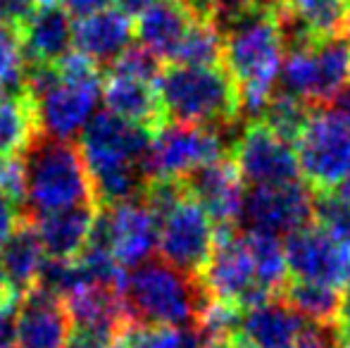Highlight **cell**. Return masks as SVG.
<instances>
[{
  "mask_svg": "<svg viewBox=\"0 0 350 348\" xmlns=\"http://www.w3.org/2000/svg\"><path fill=\"white\" fill-rule=\"evenodd\" d=\"M17 296L0 303V348H17Z\"/></svg>",
  "mask_w": 350,
  "mask_h": 348,
  "instance_id": "37",
  "label": "cell"
},
{
  "mask_svg": "<svg viewBox=\"0 0 350 348\" xmlns=\"http://www.w3.org/2000/svg\"><path fill=\"white\" fill-rule=\"evenodd\" d=\"M196 19L200 17L193 12L189 0H157L136 17L134 34L152 55H157L162 62H172Z\"/></svg>",
  "mask_w": 350,
  "mask_h": 348,
  "instance_id": "19",
  "label": "cell"
},
{
  "mask_svg": "<svg viewBox=\"0 0 350 348\" xmlns=\"http://www.w3.org/2000/svg\"><path fill=\"white\" fill-rule=\"evenodd\" d=\"M112 3L115 0H65V8L70 10V14H74V17H86V14L110 8Z\"/></svg>",
  "mask_w": 350,
  "mask_h": 348,
  "instance_id": "39",
  "label": "cell"
},
{
  "mask_svg": "<svg viewBox=\"0 0 350 348\" xmlns=\"http://www.w3.org/2000/svg\"><path fill=\"white\" fill-rule=\"evenodd\" d=\"M245 229H262L269 234H291L314 219V196L303 179L272 186H253L241 210Z\"/></svg>",
  "mask_w": 350,
  "mask_h": 348,
  "instance_id": "11",
  "label": "cell"
},
{
  "mask_svg": "<svg viewBox=\"0 0 350 348\" xmlns=\"http://www.w3.org/2000/svg\"><path fill=\"white\" fill-rule=\"evenodd\" d=\"M346 291L341 293V310H338V332H341V339H350V277L343 284Z\"/></svg>",
  "mask_w": 350,
  "mask_h": 348,
  "instance_id": "40",
  "label": "cell"
},
{
  "mask_svg": "<svg viewBox=\"0 0 350 348\" xmlns=\"http://www.w3.org/2000/svg\"><path fill=\"white\" fill-rule=\"evenodd\" d=\"M343 38H346L348 46H350V5H348V17H346V29H343Z\"/></svg>",
  "mask_w": 350,
  "mask_h": 348,
  "instance_id": "46",
  "label": "cell"
},
{
  "mask_svg": "<svg viewBox=\"0 0 350 348\" xmlns=\"http://www.w3.org/2000/svg\"><path fill=\"white\" fill-rule=\"evenodd\" d=\"M224 34V67L234 77L241 93V107L248 115H260L277 88L286 43L279 12L258 10L234 19Z\"/></svg>",
  "mask_w": 350,
  "mask_h": 348,
  "instance_id": "2",
  "label": "cell"
},
{
  "mask_svg": "<svg viewBox=\"0 0 350 348\" xmlns=\"http://www.w3.org/2000/svg\"><path fill=\"white\" fill-rule=\"evenodd\" d=\"M27 55H24L19 34L0 27V93L19 91L24 86Z\"/></svg>",
  "mask_w": 350,
  "mask_h": 348,
  "instance_id": "33",
  "label": "cell"
},
{
  "mask_svg": "<svg viewBox=\"0 0 350 348\" xmlns=\"http://www.w3.org/2000/svg\"><path fill=\"white\" fill-rule=\"evenodd\" d=\"M308 317L274 296L272 301L243 312L241 334L255 348H295Z\"/></svg>",
  "mask_w": 350,
  "mask_h": 348,
  "instance_id": "22",
  "label": "cell"
},
{
  "mask_svg": "<svg viewBox=\"0 0 350 348\" xmlns=\"http://www.w3.org/2000/svg\"><path fill=\"white\" fill-rule=\"evenodd\" d=\"M167 122L231 129L243 112L241 93L224 65H181L170 62L157 77Z\"/></svg>",
  "mask_w": 350,
  "mask_h": 348,
  "instance_id": "3",
  "label": "cell"
},
{
  "mask_svg": "<svg viewBox=\"0 0 350 348\" xmlns=\"http://www.w3.org/2000/svg\"><path fill=\"white\" fill-rule=\"evenodd\" d=\"M86 243L110 251L124 269L136 267L157 248V217L143 198L98 208Z\"/></svg>",
  "mask_w": 350,
  "mask_h": 348,
  "instance_id": "8",
  "label": "cell"
},
{
  "mask_svg": "<svg viewBox=\"0 0 350 348\" xmlns=\"http://www.w3.org/2000/svg\"><path fill=\"white\" fill-rule=\"evenodd\" d=\"M191 336V327L172 325H139L131 322L122 339L129 348H184Z\"/></svg>",
  "mask_w": 350,
  "mask_h": 348,
  "instance_id": "32",
  "label": "cell"
},
{
  "mask_svg": "<svg viewBox=\"0 0 350 348\" xmlns=\"http://www.w3.org/2000/svg\"><path fill=\"white\" fill-rule=\"evenodd\" d=\"M122 296L131 322L172 327H193L210 301L203 279L162 258H148L131 267L122 284Z\"/></svg>",
  "mask_w": 350,
  "mask_h": 348,
  "instance_id": "4",
  "label": "cell"
},
{
  "mask_svg": "<svg viewBox=\"0 0 350 348\" xmlns=\"http://www.w3.org/2000/svg\"><path fill=\"white\" fill-rule=\"evenodd\" d=\"M314 86L312 105H332L341 91L350 86V46L343 36L312 43Z\"/></svg>",
  "mask_w": 350,
  "mask_h": 348,
  "instance_id": "26",
  "label": "cell"
},
{
  "mask_svg": "<svg viewBox=\"0 0 350 348\" xmlns=\"http://www.w3.org/2000/svg\"><path fill=\"white\" fill-rule=\"evenodd\" d=\"M27 217L24 208L19 203H14L12 198H8L5 193H0V246L8 241V237L19 227V222Z\"/></svg>",
  "mask_w": 350,
  "mask_h": 348,
  "instance_id": "38",
  "label": "cell"
},
{
  "mask_svg": "<svg viewBox=\"0 0 350 348\" xmlns=\"http://www.w3.org/2000/svg\"><path fill=\"white\" fill-rule=\"evenodd\" d=\"M14 293L10 291V284H8V279H5V274H3V267H0V303L3 301H8V298H12Z\"/></svg>",
  "mask_w": 350,
  "mask_h": 348,
  "instance_id": "44",
  "label": "cell"
},
{
  "mask_svg": "<svg viewBox=\"0 0 350 348\" xmlns=\"http://www.w3.org/2000/svg\"><path fill=\"white\" fill-rule=\"evenodd\" d=\"M312 110L314 107L308 101H303L298 96H291V93L281 91V88H274L269 101L260 110L258 120H262L267 126H272L281 139H286L288 144H295L303 126L308 124Z\"/></svg>",
  "mask_w": 350,
  "mask_h": 348,
  "instance_id": "30",
  "label": "cell"
},
{
  "mask_svg": "<svg viewBox=\"0 0 350 348\" xmlns=\"http://www.w3.org/2000/svg\"><path fill=\"white\" fill-rule=\"evenodd\" d=\"M348 3H350V0H348Z\"/></svg>",
  "mask_w": 350,
  "mask_h": 348,
  "instance_id": "50",
  "label": "cell"
},
{
  "mask_svg": "<svg viewBox=\"0 0 350 348\" xmlns=\"http://www.w3.org/2000/svg\"><path fill=\"white\" fill-rule=\"evenodd\" d=\"M74 332L65 301L41 286L19 298L17 348H65Z\"/></svg>",
  "mask_w": 350,
  "mask_h": 348,
  "instance_id": "15",
  "label": "cell"
},
{
  "mask_svg": "<svg viewBox=\"0 0 350 348\" xmlns=\"http://www.w3.org/2000/svg\"><path fill=\"white\" fill-rule=\"evenodd\" d=\"M36 8V0H0V27L19 34V29L27 24Z\"/></svg>",
  "mask_w": 350,
  "mask_h": 348,
  "instance_id": "36",
  "label": "cell"
},
{
  "mask_svg": "<svg viewBox=\"0 0 350 348\" xmlns=\"http://www.w3.org/2000/svg\"><path fill=\"white\" fill-rule=\"evenodd\" d=\"M314 222L329 232L338 243L350 248V203L336 191L314 196Z\"/></svg>",
  "mask_w": 350,
  "mask_h": 348,
  "instance_id": "31",
  "label": "cell"
},
{
  "mask_svg": "<svg viewBox=\"0 0 350 348\" xmlns=\"http://www.w3.org/2000/svg\"><path fill=\"white\" fill-rule=\"evenodd\" d=\"M200 279H203L210 298L231 301L236 306L243 298V293L253 284H258L253 258H250L248 243H245V232L239 224L215 227V246H212V256Z\"/></svg>",
  "mask_w": 350,
  "mask_h": 348,
  "instance_id": "13",
  "label": "cell"
},
{
  "mask_svg": "<svg viewBox=\"0 0 350 348\" xmlns=\"http://www.w3.org/2000/svg\"><path fill=\"white\" fill-rule=\"evenodd\" d=\"M72 14L62 3H43L19 29L27 62L57 65L72 51Z\"/></svg>",
  "mask_w": 350,
  "mask_h": 348,
  "instance_id": "20",
  "label": "cell"
},
{
  "mask_svg": "<svg viewBox=\"0 0 350 348\" xmlns=\"http://www.w3.org/2000/svg\"><path fill=\"white\" fill-rule=\"evenodd\" d=\"M105 72H110V75H122V77H134V79L157 84V77H160V72H162V60L139 43V46H126L124 51L105 67Z\"/></svg>",
  "mask_w": 350,
  "mask_h": 348,
  "instance_id": "34",
  "label": "cell"
},
{
  "mask_svg": "<svg viewBox=\"0 0 350 348\" xmlns=\"http://www.w3.org/2000/svg\"><path fill=\"white\" fill-rule=\"evenodd\" d=\"M334 191H336L343 200H348V203H350V174L341 181V184H338V189H334Z\"/></svg>",
  "mask_w": 350,
  "mask_h": 348,
  "instance_id": "45",
  "label": "cell"
},
{
  "mask_svg": "<svg viewBox=\"0 0 350 348\" xmlns=\"http://www.w3.org/2000/svg\"><path fill=\"white\" fill-rule=\"evenodd\" d=\"M98 205L83 203L31 219L48 258H77L91 237Z\"/></svg>",
  "mask_w": 350,
  "mask_h": 348,
  "instance_id": "23",
  "label": "cell"
},
{
  "mask_svg": "<svg viewBox=\"0 0 350 348\" xmlns=\"http://www.w3.org/2000/svg\"><path fill=\"white\" fill-rule=\"evenodd\" d=\"M115 3L124 14H129V17H139L141 12H146V10L150 8V5H155L157 0H115Z\"/></svg>",
  "mask_w": 350,
  "mask_h": 348,
  "instance_id": "41",
  "label": "cell"
},
{
  "mask_svg": "<svg viewBox=\"0 0 350 348\" xmlns=\"http://www.w3.org/2000/svg\"><path fill=\"white\" fill-rule=\"evenodd\" d=\"M334 110H336L338 115H341L343 120L350 124V86L336 96V101H334Z\"/></svg>",
  "mask_w": 350,
  "mask_h": 348,
  "instance_id": "42",
  "label": "cell"
},
{
  "mask_svg": "<svg viewBox=\"0 0 350 348\" xmlns=\"http://www.w3.org/2000/svg\"><path fill=\"white\" fill-rule=\"evenodd\" d=\"M38 5H43V3H55V0H36Z\"/></svg>",
  "mask_w": 350,
  "mask_h": 348,
  "instance_id": "49",
  "label": "cell"
},
{
  "mask_svg": "<svg viewBox=\"0 0 350 348\" xmlns=\"http://www.w3.org/2000/svg\"><path fill=\"white\" fill-rule=\"evenodd\" d=\"M150 139L148 129L112 115L110 110L98 112L86 122L79 150L98 208L141 198L148 184L146 158Z\"/></svg>",
  "mask_w": 350,
  "mask_h": 348,
  "instance_id": "1",
  "label": "cell"
},
{
  "mask_svg": "<svg viewBox=\"0 0 350 348\" xmlns=\"http://www.w3.org/2000/svg\"><path fill=\"white\" fill-rule=\"evenodd\" d=\"M46 260V251L38 239V232L31 219L24 217L19 227L0 246V267L10 284V291L22 298L36 284L38 272Z\"/></svg>",
  "mask_w": 350,
  "mask_h": 348,
  "instance_id": "24",
  "label": "cell"
},
{
  "mask_svg": "<svg viewBox=\"0 0 350 348\" xmlns=\"http://www.w3.org/2000/svg\"><path fill=\"white\" fill-rule=\"evenodd\" d=\"M103 348H129V346H126V344H124V339H122V336H120V339L110 341V344H107V346H103Z\"/></svg>",
  "mask_w": 350,
  "mask_h": 348,
  "instance_id": "47",
  "label": "cell"
},
{
  "mask_svg": "<svg viewBox=\"0 0 350 348\" xmlns=\"http://www.w3.org/2000/svg\"><path fill=\"white\" fill-rule=\"evenodd\" d=\"M226 155L221 129L165 122L152 134L146 158L148 179H184Z\"/></svg>",
  "mask_w": 350,
  "mask_h": 348,
  "instance_id": "7",
  "label": "cell"
},
{
  "mask_svg": "<svg viewBox=\"0 0 350 348\" xmlns=\"http://www.w3.org/2000/svg\"><path fill=\"white\" fill-rule=\"evenodd\" d=\"M131 36L134 22L120 8H105L100 12L79 17L72 24L74 51L83 53L100 67H107L126 46H131Z\"/></svg>",
  "mask_w": 350,
  "mask_h": 348,
  "instance_id": "18",
  "label": "cell"
},
{
  "mask_svg": "<svg viewBox=\"0 0 350 348\" xmlns=\"http://www.w3.org/2000/svg\"><path fill=\"white\" fill-rule=\"evenodd\" d=\"M38 134V105L24 86L0 93V155H24Z\"/></svg>",
  "mask_w": 350,
  "mask_h": 348,
  "instance_id": "25",
  "label": "cell"
},
{
  "mask_svg": "<svg viewBox=\"0 0 350 348\" xmlns=\"http://www.w3.org/2000/svg\"><path fill=\"white\" fill-rule=\"evenodd\" d=\"M22 158L27 168V219L93 203L91 179L77 144L38 134Z\"/></svg>",
  "mask_w": 350,
  "mask_h": 348,
  "instance_id": "5",
  "label": "cell"
},
{
  "mask_svg": "<svg viewBox=\"0 0 350 348\" xmlns=\"http://www.w3.org/2000/svg\"><path fill=\"white\" fill-rule=\"evenodd\" d=\"M348 0H281L279 24L286 48L343 36Z\"/></svg>",
  "mask_w": 350,
  "mask_h": 348,
  "instance_id": "17",
  "label": "cell"
},
{
  "mask_svg": "<svg viewBox=\"0 0 350 348\" xmlns=\"http://www.w3.org/2000/svg\"><path fill=\"white\" fill-rule=\"evenodd\" d=\"M0 193L24 208L27 200V168L22 155H0Z\"/></svg>",
  "mask_w": 350,
  "mask_h": 348,
  "instance_id": "35",
  "label": "cell"
},
{
  "mask_svg": "<svg viewBox=\"0 0 350 348\" xmlns=\"http://www.w3.org/2000/svg\"><path fill=\"white\" fill-rule=\"evenodd\" d=\"M100 96L103 81H72L60 77V81L36 101L41 134L72 141L93 117Z\"/></svg>",
  "mask_w": 350,
  "mask_h": 348,
  "instance_id": "14",
  "label": "cell"
},
{
  "mask_svg": "<svg viewBox=\"0 0 350 348\" xmlns=\"http://www.w3.org/2000/svg\"><path fill=\"white\" fill-rule=\"evenodd\" d=\"M284 253L288 274L295 279L343 286L350 277V248L338 243L317 222L286 234Z\"/></svg>",
  "mask_w": 350,
  "mask_h": 348,
  "instance_id": "12",
  "label": "cell"
},
{
  "mask_svg": "<svg viewBox=\"0 0 350 348\" xmlns=\"http://www.w3.org/2000/svg\"><path fill=\"white\" fill-rule=\"evenodd\" d=\"M336 348H350V339H341V344H338Z\"/></svg>",
  "mask_w": 350,
  "mask_h": 348,
  "instance_id": "48",
  "label": "cell"
},
{
  "mask_svg": "<svg viewBox=\"0 0 350 348\" xmlns=\"http://www.w3.org/2000/svg\"><path fill=\"white\" fill-rule=\"evenodd\" d=\"M103 101H105L107 110L112 115L122 117L131 124H139L150 134H155L167 122L157 84H152V81L105 72V77H103Z\"/></svg>",
  "mask_w": 350,
  "mask_h": 348,
  "instance_id": "21",
  "label": "cell"
},
{
  "mask_svg": "<svg viewBox=\"0 0 350 348\" xmlns=\"http://www.w3.org/2000/svg\"><path fill=\"white\" fill-rule=\"evenodd\" d=\"M65 348H103V346H100V344H96L93 339H88V336L72 332V336H70V341L65 344Z\"/></svg>",
  "mask_w": 350,
  "mask_h": 348,
  "instance_id": "43",
  "label": "cell"
},
{
  "mask_svg": "<svg viewBox=\"0 0 350 348\" xmlns=\"http://www.w3.org/2000/svg\"><path fill=\"white\" fill-rule=\"evenodd\" d=\"M221 60H224V34L212 19H196L181 41L179 51L172 57V62L200 67L224 65Z\"/></svg>",
  "mask_w": 350,
  "mask_h": 348,
  "instance_id": "29",
  "label": "cell"
},
{
  "mask_svg": "<svg viewBox=\"0 0 350 348\" xmlns=\"http://www.w3.org/2000/svg\"><path fill=\"white\" fill-rule=\"evenodd\" d=\"M215 246V222L205 208L186 196L167 215L157 219V251L160 258L186 274L200 277Z\"/></svg>",
  "mask_w": 350,
  "mask_h": 348,
  "instance_id": "9",
  "label": "cell"
},
{
  "mask_svg": "<svg viewBox=\"0 0 350 348\" xmlns=\"http://www.w3.org/2000/svg\"><path fill=\"white\" fill-rule=\"evenodd\" d=\"M245 243H248L250 258L255 267V282L279 296L281 286L288 279V265H286L284 241L277 234L262 232V229H243Z\"/></svg>",
  "mask_w": 350,
  "mask_h": 348,
  "instance_id": "28",
  "label": "cell"
},
{
  "mask_svg": "<svg viewBox=\"0 0 350 348\" xmlns=\"http://www.w3.org/2000/svg\"><path fill=\"white\" fill-rule=\"evenodd\" d=\"M189 193L198 200L215 222L219 224H236L243 210V176L236 168L234 158H219L210 165H203L196 172L184 176Z\"/></svg>",
  "mask_w": 350,
  "mask_h": 348,
  "instance_id": "16",
  "label": "cell"
},
{
  "mask_svg": "<svg viewBox=\"0 0 350 348\" xmlns=\"http://www.w3.org/2000/svg\"><path fill=\"white\" fill-rule=\"evenodd\" d=\"M293 148L300 176L314 193L338 189L350 174V124L332 105L314 107Z\"/></svg>",
  "mask_w": 350,
  "mask_h": 348,
  "instance_id": "6",
  "label": "cell"
},
{
  "mask_svg": "<svg viewBox=\"0 0 350 348\" xmlns=\"http://www.w3.org/2000/svg\"><path fill=\"white\" fill-rule=\"evenodd\" d=\"M281 301L288 303L293 310L303 317L324 325H338V310H341V291L329 284L310 282V279L288 277L279 291Z\"/></svg>",
  "mask_w": 350,
  "mask_h": 348,
  "instance_id": "27",
  "label": "cell"
},
{
  "mask_svg": "<svg viewBox=\"0 0 350 348\" xmlns=\"http://www.w3.org/2000/svg\"><path fill=\"white\" fill-rule=\"evenodd\" d=\"M231 158L243 176V184L272 186L300 179L293 144L281 139L262 120H253L241 131L231 148Z\"/></svg>",
  "mask_w": 350,
  "mask_h": 348,
  "instance_id": "10",
  "label": "cell"
}]
</instances>
